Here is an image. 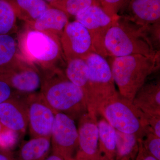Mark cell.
Returning a JSON list of instances; mask_svg holds the SVG:
<instances>
[{
    "label": "cell",
    "mask_w": 160,
    "mask_h": 160,
    "mask_svg": "<svg viewBox=\"0 0 160 160\" xmlns=\"http://www.w3.org/2000/svg\"><path fill=\"white\" fill-rule=\"evenodd\" d=\"M19 134L2 126L0 131V149L10 151L17 142Z\"/></svg>",
    "instance_id": "obj_27"
},
{
    "label": "cell",
    "mask_w": 160,
    "mask_h": 160,
    "mask_svg": "<svg viewBox=\"0 0 160 160\" xmlns=\"http://www.w3.org/2000/svg\"><path fill=\"white\" fill-rule=\"evenodd\" d=\"M149 38L155 49L160 51V22L148 26Z\"/></svg>",
    "instance_id": "obj_28"
},
{
    "label": "cell",
    "mask_w": 160,
    "mask_h": 160,
    "mask_svg": "<svg viewBox=\"0 0 160 160\" xmlns=\"http://www.w3.org/2000/svg\"><path fill=\"white\" fill-rule=\"evenodd\" d=\"M139 141L146 151L160 160V138L156 136L150 129Z\"/></svg>",
    "instance_id": "obj_25"
},
{
    "label": "cell",
    "mask_w": 160,
    "mask_h": 160,
    "mask_svg": "<svg viewBox=\"0 0 160 160\" xmlns=\"http://www.w3.org/2000/svg\"><path fill=\"white\" fill-rule=\"evenodd\" d=\"M69 17L64 12L50 6L38 19L26 24L28 29L53 35L60 38L69 22Z\"/></svg>",
    "instance_id": "obj_14"
},
{
    "label": "cell",
    "mask_w": 160,
    "mask_h": 160,
    "mask_svg": "<svg viewBox=\"0 0 160 160\" xmlns=\"http://www.w3.org/2000/svg\"><path fill=\"white\" fill-rule=\"evenodd\" d=\"M0 123L19 135L25 133L28 126L26 98L16 96L0 104Z\"/></svg>",
    "instance_id": "obj_13"
},
{
    "label": "cell",
    "mask_w": 160,
    "mask_h": 160,
    "mask_svg": "<svg viewBox=\"0 0 160 160\" xmlns=\"http://www.w3.org/2000/svg\"><path fill=\"white\" fill-rule=\"evenodd\" d=\"M40 92L56 112L79 119L88 112L82 90L66 77L59 68L43 69Z\"/></svg>",
    "instance_id": "obj_1"
},
{
    "label": "cell",
    "mask_w": 160,
    "mask_h": 160,
    "mask_svg": "<svg viewBox=\"0 0 160 160\" xmlns=\"http://www.w3.org/2000/svg\"><path fill=\"white\" fill-rule=\"evenodd\" d=\"M128 7L131 16L126 17L142 26L160 22V0H131Z\"/></svg>",
    "instance_id": "obj_16"
},
{
    "label": "cell",
    "mask_w": 160,
    "mask_h": 160,
    "mask_svg": "<svg viewBox=\"0 0 160 160\" xmlns=\"http://www.w3.org/2000/svg\"><path fill=\"white\" fill-rule=\"evenodd\" d=\"M65 74L69 81L82 90L87 105L90 89L88 68L85 60L74 59L67 61Z\"/></svg>",
    "instance_id": "obj_20"
},
{
    "label": "cell",
    "mask_w": 160,
    "mask_h": 160,
    "mask_svg": "<svg viewBox=\"0 0 160 160\" xmlns=\"http://www.w3.org/2000/svg\"><path fill=\"white\" fill-rule=\"evenodd\" d=\"M45 160H65L59 155L52 152Z\"/></svg>",
    "instance_id": "obj_33"
},
{
    "label": "cell",
    "mask_w": 160,
    "mask_h": 160,
    "mask_svg": "<svg viewBox=\"0 0 160 160\" xmlns=\"http://www.w3.org/2000/svg\"><path fill=\"white\" fill-rule=\"evenodd\" d=\"M46 1H48V2H49V3L50 2H51L52 1V0H46Z\"/></svg>",
    "instance_id": "obj_37"
},
{
    "label": "cell",
    "mask_w": 160,
    "mask_h": 160,
    "mask_svg": "<svg viewBox=\"0 0 160 160\" xmlns=\"http://www.w3.org/2000/svg\"><path fill=\"white\" fill-rule=\"evenodd\" d=\"M52 152L65 160L74 158L78 145V129L74 120L60 112L56 114L51 135Z\"/></svg>",
    "instance_id": "obj_9"
},
{
    "label": "cell",
    "mask_w": 160,
    "mask_h": 160,
    "mask_svg": "<svg viewBox=\"0 0 160 160\" xmlns=\"http://www.w3.org/2000/svg\"><path fill=\"white\" fill-rule=\"evenodd\" d=\"M160 54L113 57L109 65L115 84L122 97L132 102L147 78L159 68Z\"/></svg>",
    "instance_id": "obj_3"
},
{
    "label": "cell",
    "mask_w": 160,
    "mask_h": 160,
    "mask_svg": "<svg viewBox=\"0 0 160 160\" xmlns=\"http://www.w3.org/2000/svg\"><path fill=\"white\" fill-rule=\"evenodd\" d=\"M0 78L18 92L26 95L35 92L42 83L41 74L36 66L19 54L9 69L0 73Z\"/></svg>",
    "instance_id": "obj_7"
},
{
    "label": "cell",
    "mask_w": 160,
    "mask_h": 160,
    "mask_svg": "<svg viewBox=\"0 0 160 160\" xmlns=\"http://www.w3.org/2000/svg\"><path fill=\"white\" fill-rule=\"evenodd\" d=\"M14 90L9 84L0 78V104L16 96Z\"/></svg>",
    "instance_id": "obj_29"
},
{
    "label": "cell",
    "mask_w": 160,
    "mask_h": 160,
    "mask_svg": "<svg viewBox=\"0 0 160 160\" xmlns=\"http://www.w3.org/2000/svg\"><path fill=\"white\" fill-rule=\"evenodd\" d=\"M101 0H92V2L95 5L99 6H101Z\"/></svg>",
    "instance_id": "obj_34"
},
{
    "label": "cell",
    "mask_w": 160,
    "mask_h": 160,
    "mask_svg": "<svg viewBox=\"0 0 160 160\" xmlns=\"http://www.w3.org/2000/svg\"><path fill=\"white\" fill-rule=\"evenodd\" d=\"M26 102L31 138H51L57 112L49 106L40 92L27 95Z\"/></svg>",
    "instance_id": "obj_8"
},
{
    "label": "cell",
    "mask_w": 160,
    "mask_h": 160,
    "mask_svg": "<svg viewBox=\"0 0 160 160\" xmlns=\"http://www.w3.org/2000/svg\"><path fill=\"white\" fill-rule=\"evenodd\" d=\"M68 160H77L75 158H71L69 159Z\"/></svg>",
    "instance_id": "obj_35"
},
{
    "label": "cell",
    "mask_w": 160,
    "mask_h": 160,
    "mask_svg": "<svg viewBox=\"0 0 160 160\" xmlns=\"http://www.w3.org/2000/svg\"><path fill=\"white\" fill-rule=\"evenodd\" d=\"M19 47L25 58L42 69L58 68L64 57L59 38L33 29H28L20 36Z\"/></svg>",
    "instance_id": "obj_5"
},
{
    "label": "cell",
    "mask_w": 160,
    "mask_h": 160,
    "mask_svg": "<svg viewBox=\"0 0 160 160\" xmlns=\"http://www.w3.org/2000/svg\"><path fill=\"white\" fill-rule=\"evenodd\" d=\"M135 160H158L146 151L139 141V148L137 156Z\"/></svg>",
    "instance_id": "obj_31"
},
{
    "label": "cell",
    "mask_w": 160,
    "mask_h": 160,
    "mask_svg": "<svg viewBox=\"0 0 160 160\" xmlns=\"http://www.w3.org/2000/svg\"><path fill=\"white\" fill-rule=\"evenodd\" d=\"M17 17L6 0H0V35L11 34L16 28Z\"/></svg>",
    "instance_id": "obj_24"
},
{
    "label": "cell",
    "mask_w": 160,
    "mask_h": 160,
    "mask_svg": "<svg viewBox=\"0 0 160 160\" xmlns=\"http://www.w3.org/2000/svg\"><path fill=\"white\" fill-rule=\"evenodd\" d=\"M95 4L92 0H52L49 6L76 17L86 8Z\"/></svg>",
    "instance_id": "obj_23"
},
{
    "label": "cell",
    "mask_w": 160,
    "mask_h": 160,
    "mask_svg": "<svg viewBox=\"0 0 160 160\" xmlns=\"http://www.w3.org/2000/svg\"><path fill=\"white\" fill-rule=\"evenodd\" d=\"M85 60L88 68L90 89L87 110L98 117L102 104L118 92L116 89L110 65L105 58L94 52Z\"/></svg>",
    "instance_id": "obj_6"
},
{
    "label": "cell",
    "mask_w": 160,
    "mask_h": 160,
    "mask_svg": "<svg viewBox=\"0 0 160 160\" xmlns=\"http://www.w3.org/2000/svg\"><path fill=\"white\" fill-rule=\"evenodd\" d=\"M50 138H32L22 144L16 160H45L51 152Z\"/></svg>",
    "instance_id": "obj_19"
},
{
    "label": "cell",
    "mask_w": 160,
    "mask_h": 160,
    "mask_svg": "<svg viewBox=\"0 0 160 160\" xmlns=\"http://www.w3.org/2000/svg\"><path fill=\"white\" fill-rule=\"evenodd\" d=\"M17 18L26 24L32 22L50 7L44 0H6Z\"/></svg>",
    "instance_id": "obj_18"
},
{
    "label": "cell",
    "mask_w": 160,
    "mask_h": 160,
    "mask_svg": "<svg viewBox=\"0 0 160 160\" xmlns=\"http://www.w3.org/2000/svg\"><path fill=\"white\" fill-rule=\"evenodd\" d=\"M0 160H16L10 151L0 149Z\"/></svg>",
    "instance_id": "obj_32"
},
{
    "label": "cell",
    "mask_w": 160,
    "mask_h": 160,
    "mask_svg": "<svg viewBox=\"0 0 160 160\" xmlns=\"http://www.w3.org/2000/svg\"><path fill=\"white\" fill-rule=\"evenodd\" d=\"M102 117V118L99 120L98 119L99 160H116L117 151L116 129L106 119Z\"/></svg>",
    "instance_id": "obj_17"
},
{
    "label": "cell",
    "mask_w": 160,
    "mask_h": 160,
    "mask_svg": "<svg viewBox=\"0 0 160 160\" xmlns=\"http://www.w3.org/2000/svg\"><path fill=\"white\" fill-rule=\"evenodd\" d=\"M75 18L89 32L95 52L106 58L108 55L105 48V37L114 19L101 6L95 4L81 12Z\"/></svg>",
    "instance_id": "obj_10"
},
{
    "label": "cell",
    "mask_w": 160,
    "mask_h": 160,
    "mask_svg": "<svg viewBox=\"0 0 160 160\" xmlns=\"http://www.w3.org/2000/svg\"><path fill=\"white\" fill-rule=\"evenodd\" d=\"M99 115L116 130L136 135L139 139L150 129L145 115L119 92L102 104Z\"/></svg>",
    "instance_id": "obj_4"
},
{
    "label": "cell",
    "mask_w": 160,
    "mask_h": 160,
    "mask_svg": "<svg viewBox=\"0 0 160 160\" xmlns=\"http://www.w3.org/2000/svg\"><path fill=\"white\" fill-rule=\"evenodd\" d=\"M116 132V160H135L139 148V139L136 135Z\"/></svg>",
    "instance_id": "obj_21"
},
{
    "label": "cell",
    "mask_w": 160,
    "mask_h": 160,
    "mask_svg": "<svg viewBox=\"0 0 160 160\" xmlns=\"http://www.w3.org/2000/svg\"><path fill=\"white\" fill-rule=\"evenodd\" d=\"M77 160H99L98 117L89 112L79 119Z\"/></svg>",
    "instance_id": "obj_12"
},
{
    "label": "cell",
    "mask_w": 160,
    "mask_h": 160,
    "mask_svg": "<svg viewBox=\"0 0 160 160\" xmlns=\"http://www.w3.org/2000/svg\"><path fill=\"white\" fill-rule=\"evenodd\" d=\"M108 57H120L132 54L149 56L160 53L155 49L149 38L148 26L120 16L114 19L105 39Z\"/></svg>",
    "instance_id": "obj_2"
},
{
    "label": "cell",
    "mask_w": 160,
    "mask_h": 160,
    "mask_svg": "<svg viewBox=\"0 0 160 160\" xmlns=\"http://www.w3.org/2000/svg\"><path fill=\"white\" fill-rule=\"evenodd\" d=\"M18 55L14 38L11 34L0 35V73L9 69Z\"/></svg>",
    "instance_id": "obj_22"
},
{
    "label": "cell",
    "mask_w": 160,
    "mask_h": 160,
    "mask_svg": "<svg viewBox=\"0 0 160 160\" xmlns=\"http://www.w3.org/2000/svg\"><path fill=\"white\" fill-rule=\"evenodd\" d=\"M146 117L151 131L160 138V115L147 116Z\"/></svg>",
    "instance_id": "obj_30"
},
{
    "label": "cell",
    "mask_w": 160,
    "mask_h": 160,
    "mask_svg": "<svg viewBox=\"0 0 160 160\" xmlns=\"http://www.w3.org/2000/svg\"><path fill=\"white\" fill-rule=\"evenodd\" d=\"M2 126L1 123H0V131H1V129H2Z\"/></svg>",
    "instance_id": "obj_36"
},
{
    "label": "cell",
    "mask_w": 160,
    "mask_h": 160,
    "mask_svg": "<svg viewBox=\"0 0 160 160\" xmlns=\"http://www.w3.org/2000/svg\"><path fill=\"white\" fill-rule=\"evenodd\" d=\"M60 42L66 62L74 59L85 60L89 54L96 52L89 32L76 21L66 25Z\"/></svg>",
    "instance_id": "obj_11"
},
{
    "label": "cell",
    "mask_w": 160,
    "mask_h": 160,
    "mask_svg": "<svg viewBox=\"0 0 160 160\" xmlns=\"http://www.w3.org/2000/svg\"><path fill=\"white\" fill-rule=\"evenodd\" d=\"M131 0H101V6L103 10L113 19L118 18L119 13L129 6Z\"/></svg>",
    "instance_id": "obj_26"
},
{
    "label": "cell",
    "mask_w": 160,
    "mask_h": 160,
    "mask_svg": "<svg viewBox=\"0 0 160 160\" xmlns=\"http://www.w3.org/2000/svg\"><path fill=\"white\" fill-rule=\"evenodd\" d=\"M132 102L146 116L160 115V81L145 83Z\"/></svg>",
    "instance_id": "obj_15"
}]
</instances>
